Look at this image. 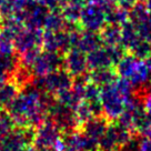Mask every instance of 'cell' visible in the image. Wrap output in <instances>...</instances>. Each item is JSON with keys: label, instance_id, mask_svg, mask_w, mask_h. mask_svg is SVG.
Listing matches in <instances>:
<instances>
[{"label": "cell", "instance_id": "1", "mask_svg": "<svg viewBox=\"0 0 151 151\" xmlns=\"http://www.w3.org/2000/svg\"><path fill=\"white\" fill-rule=\"evenodd\" d=\"M56 101L55 96L38 89L30 81L19 89L7 107L18 127H38L48 118V109Z\"/></svg>", "mask_w": 151, "mask_h": 151}, {"label": "cell", "instance_id": "4", "mask_svg": "<svg viewBox=\"0 0 151 151\" xmlns=\"http://www.w3.org/2000/svg\"><path fill=\"white\" fill-rule=\"evenodd\" d=\"M72 76L66 69H58L41 77H33L31 82L38 89L56 96L58 92L72 87Z\"/></svg>", "mask_w": 151, "mask_h": 151}, {"label": "cell", "instance_id": "23", "mask_svg": "<svg viewBox=\"0 0 151 151\" xmlns=\"http://www.w3.org/2000/svg\"><path fill=\"white\" fill-rule=\"evenodd\" d=\"M38 1L48 7L50 10H58V7L61 5L62 0H38Z\"/></svg>", "mask_w": 151, "mask_h": 151}, {"label": "cell", "instance_id": "10", "mask_svg": "<svg viewBox=\"0 0 151 151\" xmlns=\"http://www.w3.org/2000/svg\"><path fill=\"white\" fill-rule=\"evenodd\" d=\"M63 67L72 77H78L86 73V70L88 68V60L81 50L71 49L68 50V53L65 57Z\"/></svg>", "mask_w": 151, "mask_h": 151}, {"label": "cell", "instance_id": "13", "mask_svg": "<svg viewBox=\"0 0 151 151\" xmlns=\"http://www.w3.org/2000/svg\"><path fill=\"white\" fill-rule=\"evenodd\" d=\"M20 66V58L19 53L11 52V53H1L0 55V71L4 72L6 76L10 77L14 75V71Z\"/></svg>", "mask_w": 151, "mask_h": 151}, {"label": "cell", "instance_id": "14", "mask_svg": "<svg viewBox=\"0 0 151 151\" xmlns=\"http://www.w3.org/2000/svg\"><path fill=\"white\" fill-rule=\"evenodd\" d=\"M19 89L20 88L11 80L0 86V109H6L9 106L10 102L18 94Z\"/></svg>", "mask_w": 151, "mask_h": 151}, {"label": "cell", "instance_id": "6", "mask_svg": "<svg viewBox=\"0 0 151 151\" xmlns=\"http://www.w3.org/2000/svg\"><path fill=\"white\" fill-rule=\"evenodd\" d=\"M48 119H50L62 133L80 130L75 110L58 101H55L48 109Z\"/></svg>", "mask_w": 151, "mask_h": 151}, {"label": "cell", "instance_id": "7", "mask_svg": "<svg viewBox=\"0 0 151 151\" xmlns=\"http://www.w3.org/2000/svg\"><path fill=\"white\" fill-rule=\"evenodd\" d=\"M63 65L65 58L61 56L60 52L40 50L29 68L32 72L33 77H41L51 71L61 69Z\"/></svg>", "mask_w": 151, "mask_h": 151}, {"label": "cell", "instance_id": "15", "mask_svg": "<svg viewBox=\"0 0 151 151\" xmlns=\"http://www.w3.org/2000/svg\"><path fill=\"white\" fill-rule=\"evenodd\" d=\"M17 32L12 29L2 26L0 31V55L14 52V37Z\"/></svg>", "mask_w": 151, "mask_h": 151}, {"label": "cell", "instance_id": "11", "mask_svg": "<svg viewBox=\"0 0 151 151\" xmlns=\"http://www.w3.org/2000/svg\"><path fill=\"white\" fill-rule=\"evenodd\" d=\"M109 123H110V121L104 116H97V117L89 119L87 122L83 123L81 126L80 130L86 136H88L89 138L99 142L101 137L107 131Z\"/></svg>", "mask_w": 151, "mask_h": 151}, {"label": "cell", "instance_id": "17", "mask_svg": "<svg viewBox=\"0 0 151 151\" xmlns=\"http://www.w3.org/2000/svg\"><path fill=\"white\" fill-rule=\"evenodd\" d=\"M88 67L93 69H101V68H109L112 63V60L110 59L108 55H106L102 51H96L90 53L88 57Z\"/></svg>", "mask_w": 151, "mask_h": 151}, {"label": "cell", "instance_id": "21", "mask_svg": "<svg viewBox=\"0 0 151 151\" xmlns=\"http://www.w3.org/2000/svg\"><path fill=\"white\" fill-rule=\"evenodd\" d=\"M136 93L141 98L145 110H146L149 119L151 120V89L141 87L139 89H136Z\"/></svg>", "mask_w": 151, "mask_h": 151}, {"label": "cell", "instance_id": "12", "mask_svg": "<svg viewBox=\"0 0 151 151\" xmlns=\"http://www.w3.org/2000/svg\"><path fill=\"white\" fill-rule=\"evenodd\" d=\"M89 80L97 85L98 87L102 88L104 86L113 83L117 80V73L116 71L110 70L108 68H101V69H93L89 76Z\"/></svg>", "mask_w": 151, "mask_h": 151}, {"label": "cell", "instance_id": "25", "mask_svg": "<svg viewBox=\"0 0 151 151\" xmlns=\"http://www.w3.org/2000/svg\"><path fill=\"white\" fill-rule=\"evenodd\" d=\"M4 2H5V0H0V10H1V7L4 5Z\"/></svg>", "mask_w": 151, "mask_h": 151}, {"label": "cell", "instance_id": "22", "mask_svg": "<svg viewBox=\"0 0 151 151\" xmlns=\"http://www.w3.org/2000/svg\"><path fill=\"white\" fill-rule=\"evenodd\" d=\"M139 151H151V137L140 138Z\"/></svg>", "mask_w": 151, "mask_h": 151}, {"label": "cell", "instance_id": "18", "mask_svg": "<svg viewBox=\"0 0 151 151\" xmlns=\"http://www.w3.org/2000/svg\"><path fill=\"white\" fill-rule=\"evenodd\" d=\"M75 113L76 117H77V120H78V122L80 124V128L89 119L96 117L93 112H92V110H91L90 104L86 100H81L80 102H79V104L75 108Z\"/></svg>", "mask_w": 151, "mask_h": 151}, {"label": "cell", "instance_id": "9", "mask_svg": "<svg viewBox=\"0 0 151 151\" xmlns=\"http://www.w3.org/2000/svg\"><path fill=\"white\" fill-rule=\"evenodd\" d=\"M72 42V38L69 35L62 32L61 30H46L43 32L42 47L45 48V50L62 53L69 50V47Z\"/></svg>", "mask_w": 151, "mask_h": 151}, {"label": "cell", "instance_id": "26", "mask_svg": "<svg viewBox=\"0 0 151 151\" xmlns=\"http://www.w3.org/2000/svg\"><path fill=\"white\" fill-rule=\"evenodd\" d=\"M1 28H2V20L0 19V31H1Z\"/></svg>", "mask_w": 151, "mask_h": 151}, {"label": "cell", "instance_id": "3", "mask_svg": "<svg viewBox=\"0 0 151 151\" xmlns=\"http://www.w3.org/2000/svg\"><path fill=\"white\" fill-rule=\"evenodd\" d=\"M100 100L102 104L104 116L110 122L117 121L124 110L126 99L117 88L116 83H110L101 88Z\"/></svg>", "mask_w": 151, "mask_h": 151}, {"label": "cell", "instance_id": "19", "mask_svg": "<svg viewBox=\"0 0 151 151\" xmlns=\"http://www.w3.org/2000/svg\"><path fill=\"white\" fill-rule=\"evenodd\" d=\"M16 127H17L16 122L11 117V114L8 112V110L0 109V137L7 134Z\"/></svg>", "mask_w": 151, "mask_h": 151}, {"label": "cell", "instance_id": "20", "mask_svg": "<svg viewBox=\"0 0 151 151\" xmlns=\"http://www.w3.org/2000/svg\"><path fill=\"white\" fill-rule=\"evenodd\" d=\"M62 24H63V16L61 14H59L58 10H51L48 14L43 29L52 30V31L61 30Z\"/></svg>", "mask_w": 151, "mask_h": 151}, {"label": "cell", "instance_id": "24", "mask_svg": "<svg viewBox=\"0 0 151 151\" xmlns=\"http://www.w3.org/2000/svg\"><path fill=\"white\" fill-rule=\"evenodd\" d=\"M7 80H9L8 76H6L4 72H1V71H0V86L4 85L5 82H7Z\"/></svg>", "mask_w": 151, "mask_h": 151}, {"label": "cell", "instance_id": "2", "mask_svg": "<svg viewBox=\"0 0 151 151\" xmlns=\"http://www.w3.org/2000/svg\"><path fill=\"white\" fill-rule=\"evenodd\" d=\"M33 146L40 151H63L62 132L47 118L36 127Z\"/></svg>", "mask_w": 151, "mask_h": 151}, {"label": "cell", "instance_id": "8", "mask_svg": "<svg viewBox=\"0 0 151 151\" xmlns=\"http://www.w3.org/2000/svg\"><path fill=\"white\" fill-rule=\"evenodd\" d=\"M42 29L28 28L24 26L14 37V50L17 53L42 47Z\"/></svg>", "mask_w": 151, "mask_h": 151}, {"label": "cell", "instance_id": "16", "mask_svg": "<svg viewBox=\"0 0 151 151\" xmlns=\"http://www.w3.org/2000/svg\"><path fill=\"white\" fill-rule=\"evenodd\" d=\"M55 98H56V101H58L59 104H65V106L73 109V110L82 100L72 88H68V89H65L60 92H58L55 96Z\"/></svg>", "mask_w": 151, "mask_h": 151}, {"label": "cell", "instance_id": "5", "mask_svg": "<svg viewBox=\"0 0 151 151\" xmlns=\"http://www.w3.org/2000/svg\"><path fill=\"white\" fill-rule=\"evenodd\" d=\"M35 127H17L0 137V151H24L33 145Z\"/></svg>", "mask_w": 151, "mask_h": 151}]
</instances>
